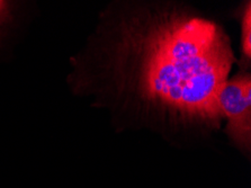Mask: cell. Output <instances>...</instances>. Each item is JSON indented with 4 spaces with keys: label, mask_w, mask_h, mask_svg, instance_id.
Masks as SVG:
<instances>
[{
    "label": "cell",
    "mask_w": 251,
    "mask_h": 188,
    "mask_svg": "<svg viewBox=\"0 0 251 188\" xmlns=\"http://www.w3.org/2000/svg\"><path fill=\"white\" fill-rule=\"evenodd\" d=\"M235 57L218 23L175 3H128L107 15L75 87L166 137L211 133Z\"/></svg>",
    "instance_id": "1"
},
{
    "label": "cell",
    "mask_w": 251,
    "mask_h": 188,
    "mask_svg": "<svg viewBox=\"0 0 251 188\" xmlns=\"http://www.w3.org/2000/svg\"><path fill=\"white\" fill-rule=\"evenodd\" d=\"M218 104L226 133L235 147L245 151L251 148V76L241 72L229 78L219 91Z\"/></svg>",
    "instance_id": "2"
},
{
    "label": "cell",
    "mask_w": 251,
    "mask_h": 188,
    "mask_svg": "<svg viewBox=\"0 0 251 188\" xmlns=\"http://www.w3.org/2000/svg\"><path fill=\"white\" fill-rule=\"evenodd\" d=\"M241 53L242 57L250 61L251 57V3L246 2L241 13Z\"/></svg>",
    "instance_id": "3"
},
{
    "label": "cell",
    "mask_w": 251,
    "mask_h": 188,
    "mask_svg": "<svg viewBox=\"0 0 251 188\" xmlns=\"http://www.w3.org/2000/svg\"><path fill=\"white\" fill-rule=\"evenodd\" d=\"M7 14H8V2L0 1V25L5 21Z\"/></svg>",
    "instance_id": "4"
}]
</instances>
